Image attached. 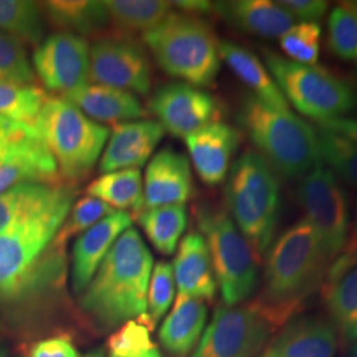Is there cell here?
I'll list each match as a JSON object with an SVG mask.
<instances>
[{"label":"cell","instance_id":"cell-22","mask_svg":"<svg viewBox=\"0 0 357 357\" xmlns=\"http://www.w3.org/2000/svg\"><path fill=\"white\" fill-rule=\"evenodd\" d=\"M172 268L178 294L200 301L215 298L216 277L208 243L200 231H191L181 238Z\"/></svg>","mask_w":357,"mask_h":357},{"label":"cell","instance_id":"cell-4","mask_svg":"<svg viewBox=\"0 0 357 357\" xmlns=\"http://www.w3.org/2000/svg\"><path fill=\"white\" fill-rule=\"evenodd\" d=\"M229 216L253 248L258 261L268 253L281 213L277 172L255 151H245L231 165L225 185Z\"/></svg>","mask_w":357,"mask_h":357},{"label":"cell","instance_id":"cell-13","mask_svg":"<svg viewBox=\"0 0 357 357\" xmlns=\"http://www.w3.org/2000/svg\"><path fill=\"white\" fill-rule=\"evenodd\" d=\"M33 69L44 88L64 96L89 84L90 47L86 38L56 32L33 52Z\"/></svg>","mask_w":357,"mask_h":357},{"label":"cell","instance_id":"cell-28","mask_svg":"<svg viewBox=\"0 0 357 357\" xmlns=\"http://www.w3.org/2000/svg\"><path fill=\"white\" fill-rule=\"evenodd\" d=\"M45 19L59 32L97 36L110 26L109 13L103 1L98 0H51L40 3Z\"/></svg>","mask_w":357,"mask_h":357},{"label":"cell","instance_id":"cell-26","mask_svg":"<svg viewBox=\"0 0 357 357\" xmlns=\"http://www.w3.org/2000/svg\"><path fill=\"white\" fill-rule=\"evenodd\" d=\"M206 317L204 301L178 294L159 331L163 348L172 357L190 356L203 336Z\"/></svg>","mask_w":357,"mask_h":357},{"label":"cell","instance_id":"cell-9","mask_svg":"<svg viewBox=\"0 0 357 357\" xmlns=\"http://www.w3.org/2000/svg\"><path fill=\"white\" fill-rule=\"evenodd\" d=\"M264 57L286 101L317 123L344 116L356 109V90L330 72L315 65L295 63L268 50L264 51Z\"/></svg>","mask_w":357,"mask_h":357},{"label":"cell","instance_id":"cell-20","mask_svg":"<svg viewBox=\"0 0 357 357\" xmlns=\"http://www.w3.org/2000/svg\"><path fill=\"white\" fill-rule=\"evenodd\" d=\"M333 328L347 343H357V257L339 255L321 284Z\"/></svg>","mask_w":357,"mask_h":357},{"label":"cell","instance_id":"cell-40","mask_svg":"<svg viewBox=\"0 0 357 357\" xmlns=\"http://www.w3.org/2000/svg\"><path fill=\"white\" fill-rule=\"evenodd\" d=\"M175 275L171 264L160 261L153 268L147 293V315L156 326L167 315L175 298Z\"/></svg>","mask_w":357,"mask_h":357},{"label":"cell","instance_id":"cell-12","mask_svg":"<svg viewBox=\"0 0 357 357\" xmlns=\"http://www.w3.org/2000/svg\"><path fill=\"white\" fill-rule=\"evenodd\" d=\"M90 84L147 96L151 64L147 52L130 36L98 38L90 47Z\"/></svg>","mask_w":357,"mask_h":357},{"label":"cell","instance_id":"cell-29","mask_svg":"<svg viewBox=\"0 0 357 357\" xmlns=\"http://www.w3.org/2000/svg\"><path fill=\"white\" fill-rule=\"evenodd\" d=\"M86 195L96 197L114 211L128 212L132 218L144 209V190L141 169L128 168L106 172L86 187Z\"/></svg>","mask_w":357,"mask_h":357},{"label":"cell","instance_id":"cell-1","mask_svg":"<svg viewBox=\"0 0 357 357\" xmlns=\"http://www.w3.org/2000/svg\"><path fill=\"white\" fill-rule=\"evenodd\" d=\"M72 205H60L0 234V305H38L64 294L66 246L54 237Z\"/></svg>","mask_w":357,"mask_h":357},{"label":"cell","instance_id":"cell-49","mask_svg":"<svg viewBox=\"0 0 357 357\" xmlns=\"http://www.w3.org/2000/svg\"><path fill=\"white\" fill-rule=\"evenodd\" d=\"M351 357H357V343L354 344V348H352V355Z\"/></svg>","mask_w":357,"mask_h":357},{"label":"cell","instance_id":"cell-18","mask_svg":"<svg viewBox=\"0 0 357 357\" xmlns=\"http://www.w3.org/2000/svg\"><path fill=\"white\" fill-rule=\"evenodd\" d=\"M131 224V213L116 211L78 236L72 250L73 293H84L112 246Z\"/></svg>","mask_w":357,"mask_h":357},{"label":"cell","instance_id":"cell-44","mask_svg":"<svg viewBox=\"0 0 357 357\" xmlns=\"http://www.w3.org/2000/svg\"><path fill=\"white\" fill-rule=\"evenodd\" d=\"M318 128L328 130L348 139L357 142V118H348V116L332 118L328 121L318 122Z\"/></svg>","mask_w":357,"mask_h":357},{"label":"cell","instance_id":"cell-7","mask_svg":"<svg viewBox=\"0 0 357 357\" xmlns=\"http://www.w3.org/2000/svg\"><path fill=\"white\" fill-rule=\"evenodd\" d=\"M47 144L61 178L73 185L97 165L110 130L90 119L60 96H50L35 123Z\"/></svg>","mask_w":357,"mask_h":357},{"label":"cell","instance_id":"cell-48","mask_svg":"<svg viewBox=\"0 0 357 357\" xmlns=\"http://www.w3.org/2000/svg\"><path fill=\"white\" fill-rule=\"evenodd\" d=\"M85 357H105V351L103 349H94Z\"/></svg>","mask_w":357,"mask_h":357},{"label":"cell","instance_id":"cell-50","mask_svg":"<svg viewBox=\"0 0 357 357\" xmlns=\"http://www.w3.org/2000/svg\"><path fill=\"white\" fill-rule=\"evenodd\" d=\"M354 81H355V84L357 85V60L356 65H355V69H354Z\"/></svg>","mask_w":357,"mask_h":357},{"label":"cell","instance_id":"cell-2","mask_svg":"<svg viewBox=\"0 0 357 357\" xmlns=\"http://www.w3.org/2000/svg\"><path fill=\"white\" fill-rule=\"evenodd\" d=\"M153 258L135 228L115 241L93 280L79 295V307L102 331L116 330L147 314V293Z\"/></svg>","mask_w":357,"mask_h":357},{"label":"cell","instance_id":"cell-47","mask_svg":"<svg viewBox=\"0 0 357 357\" xmlns=\"http://www.w3.org/2000/svg\"><path fill=\"white\" fill-rule=\"evenodd\" d=\"M134 357H163L162 356V354L159 352V349L155 347L151 351H149V352H146V354H143V355H139V356H134Z\"/></svg>","mask_w":357,"mask_h":357},{"label":"cell","instance_id":"cell-51","mask_svg":"<svg viewBox=\"0 0 357 357\" xmlns=\"http://www.w3.org/2000/svg\"><path fill=\"white\" fill-rule=\"evenodd\" d=\"M6 332V327H4V323L0 320V333H4Z\"/></svg>","mask_w":357,"mask_h":357},{"label":"cell","instance_id":"cell-27","mask_svg":"<svg viewBox=\"0 0 357 357\" xmlns=\"http://www.w3.org/2000/svg\"><path fill=\"white\" fill-rule=\"evenodd\" d=\"M220 57L237 78L255 93L257 100L278 110H290L289 102L274 78L253 52L243 45L222 41L220 43Z\"/></svg>","mask_w":357,"mask_h":357},{"label":"cell","instance_id":"cell-25","mask_svg":"<svg viewBox=\"0 0 357 357\" xmlns=\"http://www.w3.org/2000/svg\"><path fill=\"white\" fill-rule=\"evenodd\" d=\"M336 330L320 318H303L287 324L261 357H333Z\"/></svg>","mask_w":357,"mask_h":357},{"label":"cell","instance_id":"cell-37","mask_svg":"<svg viewBox=\"0 0 357 357\" xmlns=\"http://www.w3.org/2000/svg\"><path fill=\"white\" fill-rule=\"evenodd\" d=\"M116 211H114L112 206L105 204L103 202L96 197H91L88 195L81 197L72 205L61 228L59 229L54 237V243L61 246H66L69 240L82 234L84 231L94 227L97 222H100L102 218Z\"/></svg>","mask_w":357,"mask_h":357},{"label":"cell","instance_id":"cell-43","mask_svg":"<svg viewBox=\"0 0 357 357\" xmlns=\"http://www.w3.org/2000/svg\"><path fill=\"white\" fill-rule=\"evenodd\" d=\"M35 130V126L15 122L0 115V156L16 142L23 139Z\"/></svg>","mask_w":357,"mask_h":357},{"label":"cell","instance_id":"cell-19","mask_svg":"<svg viewBox=\"0 0 357 357\" xmlns=\"http://www.w3.org/2000/svg\"><path fill=\"white\" fill-rule=\"evenodd\" d=\"M184 139L199 178L211 187L221 184L229 174L231 158L240 144L238 131L216 121Z\"/></svg>","mask_w":357,"mask_h":357},{"label":"cell","instance_id":"cell-14","mask_svg":"<svg viewBox=\"0 0 357 357\" xmlns=\"http://www.w3.org/2000/svg\"><path fill=\"white\" fill-rule=\"evenodd\" d=\"M149 106L165 131L176 138H187L216 122L220 115L218 102L212 94L185 82L159 88Z\"/></svg>","mask_w":357,"mask_h":357},{"label":"cell","instance_id":"cell-3","mask_svg":"<svg viewBox=\"0 0 357 357\" xmlns=\"http://www.w3.org/2000/svg\"><path fill=\"white\" fill-rule=\"evenodd\" d=\"M331 264L317 230L301 218L268 248L264 293L255 302L286 324L323 284Z\"/></svg>","mask_w":357,"mask_h":357},{"label":"cell","instance_id":"cell-11","mask_svg":"<svg viewBox=\"0 0 357 357\" xmlns=\"http://www.w3.org/2000/svg\"><path fill=\"white\" fill-rule=\"evenodd\" d=\"M298 200L307 221L319 236L326 255L333 259L342 252L349 230L348 196L331 169L319 165L301 178Z\"/></svg>","mask_w":357,"mask_h":357},{"label":"cell","instance_id":"cell-31","mask_svg":"<svg viewBox=\"0 0 357 357\" xmlns=\"http://www.w3.org/2000/svg\"><path fill=\"white\" fill-rule=\"evenodd\" d=\"M135 218L153 248L162 255H171L187 228L188 212L185 205H165L146 208Z\"/></svg>","mask_w":357,"mask_h":357},{"label":"cell","instance_id":"cell-17","mask_svg":"<svg viewBox=\"0 0 357 357\" xmlns=\"http://www.w3.org/2000/svg\"><path fill=\"white\" fill-rule=\"evenodd\" d=\"M144 209L185 205L193 193L191 165L185 155L163 149L150 159L144 172Z\"/></svg>","mask_w":357,"mask_h":357},{"label":"cell","instance_id":"cell-21","mask_svg":"<svg viewBox=\"0 0 357 357\" xmlns=\"http://www.w3.org/2000/svg\"><path fill=\"white\" fill-rule=\"evenodd\" d=\"M73 185L22 184L0 193V234L76 199Z\"/></svg>","mask_w":357,"mask_h":357},{"label":"cell","instance_id":"cell-35","mask_svg":"<svg viewBox=\"0 0 357 357\" xmlns=\"http://www.w3.org/2000/svg\"><path fill=\"white\" fill-rule=\"evenodd\" d=\"M328 47L343 61L357 60V3H343L328 16Z\"/></svg>","mask_w":357,"mask_h":357},{"label":"cell","instance_id":"cell-52","mask_svg":"<svg viewBox=\"0 0 357 357\" xmlns=\"http://www.w3.org/2000/svg\"><path fill=\"white\" fill-rule=\"evenodd\" d=\"M0 357H7L6 356V352L3 349H0Z\"/></svg>","mask_w":357,"mask_h":357},{"label":"cell","instance_id":"cell-30","mask_svg":"<svg viewBox=\"0 0 357 357\" xmlns=\"http://www.w3.org/2000/svg\"><path fill=\"white\" fill-rule=\"evenodd\" d=\"M103 3L109 13L110 26L123 36L151 31L175 10L172 1L163 0H107Z\"/></svg>","mask_w":357,"mask_h":357},{"label":"cell","instance_id":"cell-42","mask_svg":"<svg viewBox=\"0 0 357 357\" xmlns=\"http://www.w3.org/2000/svg\"><path fill=\"white\" fill-rule=\"evenodd\" d=\"M282 8L302 23H317L321 20L328 8V3L323 0H281L277 1Z\"/></svg>","mask_w":357,"mask_h":357},{"label":"cell","instance_id":"cell-16","mask_svg":"<svg viewBox=\"0 0 357 357\" xmlns=\"http://www.w3.org/2000/svg\"><path fill=\"white\" fill-rule=\"evenodd\" d=\"M158 121L138 119L114 125L103 149L100 169L103 174L144 166L165 137Z\"/></svg>","mask_w":357,"mask_h":357},{"label":"cell","instance_id":"cell-34","mask_svg":"<svg viewBox=\"0 0 357 357\" xmlns=\"http://www.w3.org/2000/svg\"><path fill=\"white\" fill-rule=\"evenodd\" d=\"M320 159L336 178L357 188V142L317 128Z\"/></svg>","mask_w":357,"mask_h":357},{"label":"cell","instance_id":"cell-24","mask_svg":"<svg viewBox=\"0 0 357 357\" xmlns=\"http://www.w3.org/2000/svg\"><path fill=\"white\" fill-rule=\"evenodd\" d=\"M60 97L96 122L118 125L146 115L135 94L105 85L88 84Z\"/></svg>","mask_w":357,"mask_h":357},{"label":"cell","instance_id":"cell-33","mask_svg":"<svg viewBox=\"0 0 357 357\" xmlns=\"http://www.w3.org/2000/svg\"><path fill=\"white\" fill-rule=\"evenodd\" d=\"M48 97L50 94L35 84L0 81V115L33 126Z\"/></svg>","mask_w":357,"mask_h":357},{"label":"cell","instance_id":"cell-36","mask_svg":"<svg viewBox=\"0 0 357 357\" xmlns=\"http://www.w3.org/2000/svg\"><path fill=\"white\" fill-rule=\"evenodd\" d=\"M155 324L147 314L138 319L128 320L107 339L110 357H134L155 348L151 333Z\"/></svg>","mask_w":357,"mask_h":357},{"label":"cell","instance_id":"cell-10","mask_svg":"<svg viewBox=\"0 0 357 357\" xmlns=\"http://www.w3.org/2000/svg\"><path fill=\"white\" fill-rule=\"evenodd\" d=\"M282 323L253 302L216 308L191 357H255Z\"/></svg>","mask_w":357,"mask_h":357},{"label":"cell","instance_id":"cell-45","mask_svg":"<svg viewBox=\"0 0 357 357\" xmlns=\"http://www.w3.org/2000/svg\"><path fill=\"white\" fill-rule=\"evenodd\" d=\"M175 10H180V13L203 16L213 11V3L205 0H181V1H172Z\"/></svg>","mask_w":357,"mask_h":357},{"label":"cell","instance_id":"cell-38","mask_svg":"<svg viewBox=\"0 0 357 357\" xmlns=\"http://www.w3.org/2000/svg\"><path fill=\"white\" fill-rule=\"evenodd\" d=\"M321 28L317 23L294 24L281 38L286 59L303 65H315L320 53Z\"/></svg>","mask_w":357,"mask_h":357},{"label":"cell","instance_id":"cell-5","mask_svg":"<svg viewBox=\"0 0 357 357\" xmlns=\"http://www.w3.org/2000/svg\"><path fill=\"white\" fill-rule=\"evenodd\" d=\"M250 141L283 178H302L321 165L318 134L290 110H278L249 96L238 114Z\"/></svg>","mask_w":357,"mask_h":357},{"label":"cell","instance_id":"cell-46","mask_svg":"<svg viewBox=\"0 0 357 357\" xmlns=\"http://www.w3.org/2000/svg\"><path fill=\"white\" fill-rule=\"evenodd\" d=\"M339 255H348V257H357V215L355 221L351 227V231L347 236L344 246Z\"/></svg>","mask_w":357,"mask_h":357},{"label":"cell","instance_id":"cell-41","mask_svg":"<svg viewBox=\"0 0 357 357\" xmlns=\"http://www.w3.org/2000/svg\"><path fill=\"white\" fill-rule=\"evenodd\" d=\"M28 357H81L69 335H56L38 340L29 349Z\"/></svg>","mask_w":357,"mask_h":357},{"label":"cell","instance_id":"cell-15","mask_svg":"<svg viewBox=\"0 0 357 357\" xmlns=\"http://www.w3.org/2000/svg\"><path fill=\"white\" fill-rule=\"evenodd\" d=\"M66 184L35 128L0 156V193L22 184Z\"/></svg>","mask_w":357,"mask_h":357},{"label":"cell","instance_id":"cell-23","mask_svg":"<svg viewBox=\"0 0 357 357\" xmlns=\"http://www.w3.org/2000/svg\"><path fill=\"white\" fill-rule=\"evenodd\" d=\"M213 11L230 26L259 38H281L295 24L290 13L270 0L216 1Z\"/></svg>","mask_w":357,"mask_h":357},{"label":"cell","instance_id":"cell-32","mask_svg":"<svg viewBox=\"0 0 357 357\" xmlns=\"http://www.w3.org/2000/svg\"><path fill=\"white\" fill-rule=\"evenodd\" d=\"M0 32L38 47L45 33V16L40 3L0 0Z\"/></svg>","mask_w":357,"mask_h":357},{"label":"cell","instance_id":"cell-6","mask_svg":"<svg viewBox=\"0 0 357 357\" xmlns=\"http://www.w3.org/2000/svg\"><path fill=\"white\" fill-rule=\"evenodd\" d=\"M142 38L169 76L197 88L215 82L221 61L220 43L203 16L174 11Z\"/></svg>","mask_w":357,"mask_h":357},{"label":"cell","instance_id":"cell-8","mask_svg":"<svg viewBox=\"0 0 357 357\" xmlns=\"http://www.w3.org/2000/svg\"><path fill=\"white\" fill-rule=\"evenodd\" d=\"M196 221L212 258L217 286L225 306H238L255 293L258 258L253 248L222 208H197Z\"/></svg>","mask_w":357,"mask_h":357},{"label":"cell","instance_id":"cell-39","mask_svg":"<svg viewBox=\"0 0 357 357\" xmlns=\"http://www.w3.org/2000/svg\"><path fill=\"white\" fill-rule=\"evenodd\" d=\"M0 81L24 85L35 82L26 44L4 32H0Z\"/></svg>","mask_w":357,"mask_h":357}]
</instances>
